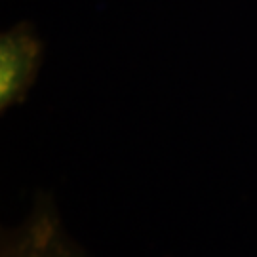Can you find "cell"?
I'll return each instance as SVG.
<instances>
[{"mask_svg":"<svg viewBox=\"0 0 257 257\" xmlns=\"http://www.w3.org/2000/svg\"><path fill=\"white\" fill-rule=\"evenodd\" d=\"M0 257H88L65 229L52 198L40 194L18 225L0 234Z\"/></svg>","mask_w":257,"mask_h":257,"instance_id":"6da1fadb","label":"cell"},{"mask_svg":"<svg viewBox=\"0 0 257 257\" xmlns=\"http://www.w3.org/2000/svg\"><path fill=\"white\" fill-rule=\"evenodd\" d=\"M40 44L27 27L4 33L0 40V109L23 101L37 76Z\"/></svg>","mask_w":257,"mask_h":257,"instance_id":"7a4b0ae2","label":"cell"}]
</instances>
